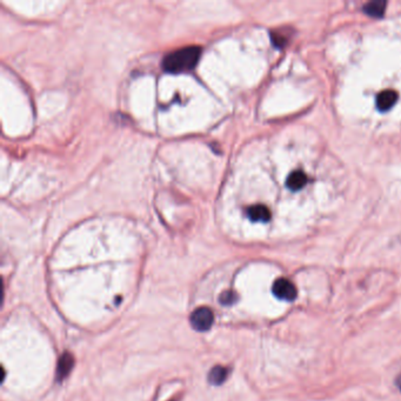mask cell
Returning <instances> with one entry per match:
<instances>
[{
  "mask_svg": "<svg viewBox=\"0 0 401 401\" xmlns=\"http://www.w3.org/2000/svg\"><path fill=\"white\" fill-rule=\"evenodd\" d=\"M200 55L201 48L199 46H186L166 54L162 60V67L171 73L186 72L196 67Z\"/></svg>",
  "mask_w": 401,
  "mask_h": 401,
  "instance_id": "cell-1",
  "label": "cell"
},
{
  "mask_svg": "<svg viewBox=\"0 0 401 401\" xmlns=\"http://www.w3.org/2000/svg\"><path fill=\"white\" fill-rule=\"evenodd\" d=\"M272 291L273 294H274L276 298L286 301H293L297 298L298 294L294 283L292 281H290L289 279L285 278H280L278 280H275L274 283H273Z\"/></svg>",
  "mask_w": 401,
  "mask_h": 401,
  "instance_id": "cell-3",
  "label": "cell"
},
{
  "mask_svg": "<svg viewBox=\"0 0 401 401\" xmlns=\"http://www.w3.org/2000/svg\"><path fill=\"white\" fill-rule=\"evenodd\" d=\"M398 100V93L393 90H385L380 92L377 97V106L382 112L391 109Z\"/></svg>",
  "mask_w": 401,
  "mask_h": 401,
  "instance_id": "cell-4",
  "label": "cell"
},
{
  "mask_svg": "<svg viewBox=\"0 0 401 401\" xmlns=\"http://www.w3.org/2000/svg\"><path fill=\"white\" fill-rule=\"evenodd\" d=\"M73 366H74L73 356L69 352H65L59 359L58 367H56V379H58V381H62L63 379H65L67 375L70 374V372L72 371Z\"/></svg>",
  "mask_w": 401,
  "mask_h": 401,
  "instance_id": "cell-5",
  "label": "cell"
},
{
  "mask_svg": "<svg viewBox=\"0 0 401 401\" xmlns=\"http://www.w3.org/2000/svg\"><path fill=\"white\" fill-rule=\"evenodd\" d=\"M386 9V3L381 2V0H374V2L367 3L364 6V12L368 14V16L374 18H380L384 16Z\"/></svg>",
  "mask_w": 401,
  "mask_h": 401,
  "instance_id": "cell-8",
  "label": "cell"
},
{
  "mask_svg": "<svg viewBox=\"0 0 401 401\" xmlns=\"http://www.w3.org/2000/svg\"><path fill=\"white\" fill-rule=\"evenodd\" d=\"M395 384H396V386H398V388L400 389L401 391V375H399L398 378H396V380H395Z\"/></svg>",
  "mask_w": 401,
  "mask_h": 401,
  "instance_id": "cell-11",
  "label": "cell"
},
{
  "mask_svg": "<svg viewBox=\"0 0 401 401\" xmlns=\"http://www.w3.org/2000/svg\"><path fill=\"white\" fill-rule=\"evenodd\" d=\"M191 325L194 329L200 332L208 331L212 327L213 321H214V314L207 307L197 308L191 315Z\"/></svg>",
  "mask_w": 401,
  "mask_h": 401,
  "instance_id": "cell-2",
  "label": "cell"
},
{
  "mask_svg": "<svg viewBox=\"0 0 401 401\" xmlns=\"http://www.w3.org/2000/svg\"><path fill=\"white\" fill-rule=\"evenodd\" d=\"M237 301V294L232 292V291H227V292H223L221 296H220V303L225 306H230V305L234 304Z\"/></svg>",
  "mask_w": 401,
  "mask_h": 401,
  "instance_id": "cell-10",
  "label": "cell"
},
{
  "mask_svg": "<svg viewBox=\"0 0 401 401\" xmlns=\"http://www.w3.org/2000/svg\"><path fill=\"white\" fill-rule=\"evenodd\" d=\"M307 183V177L304 172L301 171H294L291 173L287 178L286 185L290 190L292 191H299L303 189V187L306 185Z\"/></svg>",
  "mask_w": 401,
  "mask_h": 401,
  "instance_id": "cell-6",
  "label": "cell"
},
{
  "mask_svg": "<svg viewBox=\"0 0 401 401\" xmlns=\"http://www.w3.org/2000/svg\"><path fill=\"white\" fill-rule=\"evenodd\" d=\"M248 216L254 221H268L271 218V212L264 205H254L248 208Z\"/></svg>",
  "mask_w": 401,
  "mask_h": 401,
  "instance_id": "cell-7",
  "label": "cell"
},
{
  "mask_svg": "<svg viewBox=\"0 0 401 401\" xmlns=\"http://www.w3.org/2000/svg\"><path fill=\"white\" fill-rule=\"evenodd\" d=\"M227 375H228V371L227 368L222 366H215L213 367L211 372L208 374V381L211 382L212 385H221L226 381Z\"/></svg>",
  "mask_w": 401,
  "mask_h": 401,
  "instance_id": "cell-9",
  "label": "cell"
}]
</instances>
